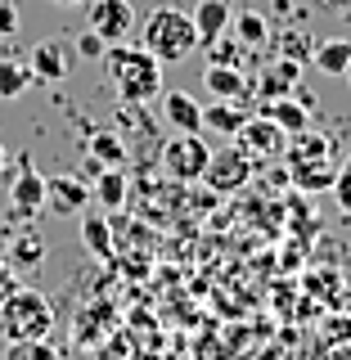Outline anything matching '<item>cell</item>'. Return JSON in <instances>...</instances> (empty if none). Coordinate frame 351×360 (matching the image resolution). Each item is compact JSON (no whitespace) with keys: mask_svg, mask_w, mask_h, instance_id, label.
<instances>
[{"mask_svg":"<svg viewBox=\"0 0 351 360\" xmlns=\"http://www.w3.org/2000/svg\"><path fill=\"white\" fill-rule=\"evenodd\" d=\"M203 86H208L212 99H243V95H248L243 68H217V63H208V72H203Z\"/></svg>","mask_w":351,"mask_h":360,"instance_id":"ffe728a7","label":"cell"},{"mask_svg":"<svg viewBox=\"0 0 351 360\" xmlns=\"http://www.w3.org/2000/svg\"><path fill=\"white\" fill-rule=\"evenodd\" d=\"M50 5H63V9H72V5H86V0H50Z\"/></svg>","mask_w":351,"mask_h":360,"instance_id":"e575fe53","label":"cell"},{"mask_svg":"<svg viewBox=\"0 0 351 360\" xmlns=\"http://www.w3.org/2000/svg\"><path fill=\"white\" fill-rule=\"evenodd\" d=\"M0 37H18V5L0 0Z\"/></svg>","mask_w":351,"mask_h":360,"instance_id":"f1b7e54d","label":"cell"},{"mask_svg":"<svg viewBox=\"0 0 351 360\" xmlns=\"http://www.w3.org/2000/svg\"><path fill=\"white\" fill-rule=\"evenodd\" d=\"M9 172V153H5V144H0V176Z\"/></svg>","mask_w":351,"mask_h":360,"instance_id":"836d02e7","label":"cell"},{"mask_svg":"<svg viewBox=\"0 0 351 360\" xmlns=\"http://www.w3.org/2000/svg\"><path fill=\"white\" fill-rule=\"evenodd\" d=\"M90 194L99 198V207H104V212H117L122 202H127V194H131L127 167H108V172H99V180H95V189H90Z\"/></svg>","mask_w":351,"mask_h":360,"instance_id":"44dd1931","label":"cell"},{"mask_svg":"<svg viewBox=\"0 0 351 360\" xmlns=\"http://www.w3.org/2000/svg\"><path fill=\"white\" fill-rule=\"evenodd\" d=\"M333 194H338V202H343V212L351 217V162H343V172H338V180H333Z\"/></svg>","mask_w":351,"mask_h":360,"instance_id":"f546056e","label":"cell"},{"mask_svg":"<svg viewBox=\"0 0 351 360\" xmlns=\"http://www.w3.org/2000/svg\"><path fill=\"white\" fill-rule=\"evenodd\" d=\"M208 158H212V144L203 140V131H176V140L162 149V167L172 180H203Z\"/></svg>","mask_w":351,"mask_h":360,"instance_id":"5b68a950","label":"cell"},{"mask_svg":"<svg viewBox=\"0 0 351 360\" xmlns=\"http://www.w3.org/2000/svg\"><path fill=\"white\" fill-rule=\"evenodd\" d=\"M54 329V302L41 288H14L0 302V333L5 342H27V338H50Z\"/></svg>","mask_w":351,"mask_h":360,"instance_id":"3957f363","label":"cell"},{"mask_svg":"<svg viewBox=\"0 0 351 360\" xmlns=\"http://www.w3.org/2000/svg\"><path fill=\"white\" fill-rule=\"evenodd\" d=\"M5 360H59V347L50 338H27V342H9Z\"/></svg>","mask_w":351,"mask_h":360,"instance_id":"4316f807","label":"cell"},{"mask_svg":"<svg viewBox=\"0 0 351 360\" xmlns=\"http://www.w3.org/2000/svg\"><path fill=\"white\" fill-rule=\"evenodd\" d=\"M275 50L284 54V59H298V63H307L311 54H315V41H311V32L293 27V32H284V37H275Z\"/></svg>","mask_w":351,"mask_h":360,"instance_id":"484cf974","label":"cell"},{"mask_svg":"<svg viewBox=\"0 0 351 360\" xmlns=\"http://www.w3.org/2000/svg\"><path fill=\"white\" fill-rule=\"evenodd\" d=\"M14 288H18V270L9 266L5 257H0V302H5V297H9V292H14Z\"/></svg>","mask_w":351,"mask_h":360,"instance_id":"4dcf8cb0","label":"cell"},{"mask_svg":"<svg viewBox=\"0 0 351 360\" xmlns=\"http://www.w3.org/2000/svg\"><path fill=\"white\" fill-rule=\"evenodd\" d=\"M41 212H45V176L37 172L32 153H23L14 162V172H9V217L32 221Z\"/></svg>","mask_w":351,"mask_h":360,"instance_id":"277c9868","label":"cell"},{"mask_svg":"<svg viewBox=\"0 0 351 360\" xmlns=\"http://www.w3.org/2000/svg\"><path fill=\"white\" fill-rule=\"evenodd\" d=\"M82 248L95 262L113 257V221L108 217H82Z\"/></svg>","mask_w":351,"mask_h":360,"instance_id":"7402d4cb","label":"cell"},{"mask_svg":"<svg viewBox=\"0 0 351 360\" xmlns=\"http://www.w3.org/2000/svg\"><path fill=\"white\" fill-rule=\"evenodd\" d=\"M140 45L153 54L158 63H180V59H189V54L198 50L194 18H189L185 9H176V5L153 9V14L144 18V27H140Z\"/></svg>","mask_w":351,"mask_h":360,"instance_id":"7a4b0ae2","label":"cell"},{"mask_svg":"<svg viewBox=\"0 0 351 360\" xmlns=\"http://www.w3.org/2000/svg\"><path fill=\"white\" fill-rule=\"evenodd\" d=\"M234 140H239V149L248 158H284V149H288V135L270 117H262V112H248V122L234 131Z\"/></svg>","mask_w":351,"mask_h":360,"instance_id":"ba28073f","label":"cell"},{"mask_svg":"<svg viewBox=\"0 0 351 360\" xmlns=\"http://www.w3.org/2000/svg\"><path fill=\"white\" fill-rule=\"evenodd\" d=\"M189 18H194L198 45H208L212 37H225V27H230V18H234V5L230 0H198V5L189 9Z\"/></svg>","mask_w":351,"mask_h":360,"instance_id":"5bb4252c","label":"cell"},{"mask_svg":"<svg viewBox=\"0 0 351 360\" xmlns=\"http://www.w3.org/2000/svg\"><path fill=\"white\" fill-rule=\"evenodd\" d=\"M32 86V68L18 59H0V99H18Z\"/></svg>","mask_w":351,"mask_h":360,"instance_id":"cb8c5ba5","label":"cell"},{"mask_svg":"<svg viewBox=\"0 0 351 360\" xmlns=\"http://www.w3.org/2000/svg\"><path fill=\"white\" fill-rule=\"evenodd\" d=\"M234 41L243 45V50H257V45L270 41V18L262 14V9H243V14H234Z\"/></svg>","mask_w":351,"mask_h":360,"instance_id":"603a6c76","label":"cell"},{"mask_svg":"<svg viewBox=\"0 0 351 360\" xmlns=\"http://www.w3.org/2000/svg\"><path fill=\"white\" fill-rule=\"evenodd\" d=\"M86 158H90V167H99V172H108V167H127V140H122L117 131H95L86 140Z\"/></svg>","mask_w":351,"mask_h":360,"instance_id":"9a60e30c","label":"cell"},{"mask_svg":"<svg viewBox=\"0 0 351 360\" xmlns=\"http://www.w3.org/2000/svg\"><path fill=\"white\" fill-rule=\"evenodd\" d=\"M5 262L18 270V275H32V270L45 266V239L37 230H14V243H9Z\"/></svg>","mask_w":351,"mask_h":360,"instance_id":"2e32d148","label":"cell"},{"mask_svg":"<svg viewBox=\"0 0 351 360\" xmlns=\"http://www.w3.org/2000/svg\"><path fill=\"white\" fill-rule=\"evenodd\" d=\"M293 172V185L315 194V189H333L338 172H343V162H338V153H320V158H293L288 162Z\"/></svg>","mask_w":351,"mask_h":360,"instance_id":"4fadbf2b","label":"cell"},{"mask_svg":"<svg viewBox=\"0 0 351 360\" xmlns=\"http://www.w3.org/2000/svg\"><path fill=\"white\" fill-rule=\"evenodd\" d=\"M135 5L131 0H90V32H99L108 45L135 37Z\"/></svg>","mask_w":351,"mask_h":360,"instance_id":"52a82bcc","label":"cell"},{"mask_svg":"<svg viewBox=\"0 0 351 360\" xmlns=\"http://www.w3.org/2000/svg\"><path fill=\"white\" fill-rule=\"evenodd\" d=\"M203 50H208V63H217V68H243V45L234 37H212Z\"/></svg>","mask_w":351,"mask_h":360,"instance_id":"d4e9b609","label":"cell"},{"mask_svg":"<svg viewBox=\"0 0 351 360\" xmlns=\"http://www.w3.org/2000/svg\"><path fill=\"white\" fill-rule=\"evenodd\" d=\"M243 122H248V112L239 108V99H212V104H203V131L234 135Z\"/></svg>","mask_w":351,"mask_h":360,"instance_id":"d6986e66","label":"cell"},{"mask_svg":"<svg viewBox=\"0 0 351 360\" xmlns=\"http://www.w3.org/2000/svg\"><path fill=\"white\" fill-rule=\"evenodd\" d=\"M311 99H298V95H284V99H257V112H262V117H270L275 122L279 131L288 135H298V131H307L311 127Z\"/></svg>","mask_w":351,"mask_h":360,"instance_id":"7c38bea8","label":"cell"},{"mask_svg":"<svg viewBox=\"0 0 351 360\" xmlns=\"http://www.w3.org/2000/svg\"><path fill=\"white\" fill-rule=\"evenodd\" d=\"M248 180H253V158H248L239 144H230V149H212L208 172H203V185H208L212 194H239Z\"/></svg>","mask_w":351,"mask_h":360,"instance_id":"8992f818","label":"cell"},{"mask_svg":"<svg viewBox=\"0 0 351 360\" xmlns=\"http://www.w3.org/2000/svg\"><path fill=\"white\" fill-rule=\"evenodd\" d=\"M104 72L122 104H149L162 95V63L144 50L140 41H117L104 50Z\"/></svg>","mask_w":351,"mask_h":360,"instance_id":"6da1fadb","label":"cell"},{"mask_svg":"<svg viewBox=\"0 0 351 360\" xmlns=\"http://www.w3.org/2000/svg\"><path fill=\"white\" fill-rule=\"evenodd\" d=\"M104 50H108V41L99 37V32H82V37H77V54H82V59H104Z\"/></svg>","mask_w":351,"mask_h":360,"instance_id":"83f0119b","label":"cell"},{"mask_svg":"<svg viewBox=\"0 0 351 360\" xmlns=\"http://www.w3.org/2000/svg\"><path fill=\"white\" fill-rule=\"evenodd\" d=\"M298 82H302V63L298 59H284L275 54L262 72H257V99H284V95H298Z\"/></svg>","mask_w":351,"mask_h":360,"instance_id":"8fae6325","label":"cell"},{"mask_svg":"<svg viewBox=\"0 0 351 360\" xmlns=\"http://www.w3.org/2000/svg\"><path fill=\"white\" fill-rule=\"evenodd\" d=\"M162 117L172 122L176 131H203V104L189 90H167L162 95Z\"/></svg>","mask_w":351,"mask_h":360,"instance_id":"e0dca14e","label":"cell"},{"mask_svg":"<svg viewBox=\"0 0 351 360\" xmlns=\"http://www.w3.org/2000/svg\"><path fill=\"white\" fill-rule=\"evenodd\" d=\"M333 360H351V352H333Z\"/></svg>","mask_w":351,"mask_h":360,"instance_id":"d590c367","label":"cell"},{"mask_svg":"<svg viewBox=\"0 0 351 360\" xmlns=\"http://www.w3.org/2000/svg\"><path fill=\"white\" fill-rule=\"evenodd\" d=\"M45 207H54V217H82L90 207V185L72 172L45 176Z\"/></svg>","mask_w":351,"mask_h":360,"instance_id":"9c48e42d","label":"cell"},{"mask_svg":"<svg viewBox=\"0 0 351 360\" xmlns=\"http://www.w3.org/2000/svg\"><path fill=\"white\" fill-rule=\"evenodd\" d=\"M14 230H18L14 221H0V257L9 252V243H14Z\"/></svg>","mask_w":351,"mask_h":360,"instance_id":"1f68e13d","label":"cell"},{"mask_svg":"<svg viewBox=\"0 0 351 360\" xmlns=\"http://www.w3.org/2000/svg\"><path fill=\"white\" fill-rule=\"evenodd\" d=\"M27 68H32V82H45V86H54V82H63L68 72H72V54H68V45L54 37V41H41V45H32V54H27Z\"/></svg>","mask_w":351,"mask_h":360,"instance_id":"30bf717a","label":"cell"},{"mask_svg":"<svg viewBox=\"0 0 351 360\" xmlns=\"http://www.w3.org/2000/svg\"><path fill=\"white\" fill-rule=\"evenodd\" d=\"M347 86H351V72H347Z\"/></svg>","mask_w":351,"mask_h":360,"instance_id":"8d00e7d4","label":"cell"},{"mask_svg":"<svg viewBox=\"0 0 351 360\" xmlns=\"http://www.w3.org/2000/svg\"><path fill=\"white\" fill-rule=\"evenodd\" d=\"M315 9H324V14H343V9H351V0H311Z\"/></svg>","mask_w":351,"mask_h":360,"instance_id":"d6a6232c","label":"cell"},{"mask_svg":"<svg viewBox=\"0 0 351 360\" xmlns=\"http://www.w3.org/2000/svg\"><path fill=\"white\" fill-rule=\"evenodd\" d=\"M311 63H315V72H320V77H347L351 72V41L347 37L320 41V45H315V54H311Z\"/></svg>","mask_w":351,"mask_h":360,"instance_id":"ac0fdd59","label":"cell"}]
</instances>
